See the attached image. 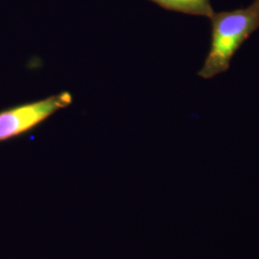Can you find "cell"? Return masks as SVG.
Wrapping results in <instances>:
<instances>
[{"mask_svg": "<svg viewBox=\"0 0 259 259\" xmlns=\"http://www.w3.org/2000/svg\"><path fill=\"white\" fill-rule=\"evenodd\" d=\"M209 51L198 76L211 79L229 70L231 61L245 41L259 29V0L248 7L214 13Z\"/></svg>", "mask_w": 259, "mask_h": 259, "instance_id": "1", "label": "cell"}, {"mask_svg": "<svg viewBox=\"0 0 259 259\" xmlns=\"http://www.w3.org/2000/svg\"><path fill=\"white\" fill-rule=\"evenodd\" d=\"M71 102V94L63 93L44 100L0 111V141L13 139L35 128Z\"/></svg>", "mask_w": 259, "mask_h": 259, "instance_id": "2", "label": "cell"}, {"mask_svg": "<svg viewBox=\"0 0 259 259\" xmlns=\"http://www.w3.org/2000/svg\"><path fill=\"white\" fill-rule=\"evenodd\" d=\"M163 9L190 16L211 18L214 11L210 0H149Z\"/></svg>", "mask_w": 259, "mask_h": 259, "instance_id": "3", "label": "cell"}]
</instances>
